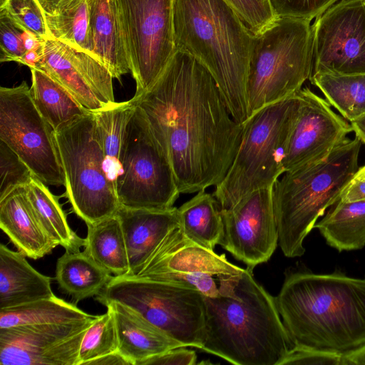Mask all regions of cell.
Returning a JSON list of instances; mask_svg holds the SVG:
<instances>
[{
  "mask_svg": "<svg viewBox=\"0 0 365 365\" xmlns=\"http://www.w3.org/2000/svg\"><path fill=\"white\" fill-rule=\"evenodd\" d=\"M133 98L167 155L180 194L197 193L223 180L243 126L202 63L177 49L152 87Z\"/></svg>",
  "mask_w": 365,
  "mask_h": 365,
  "instance_id": "obj_1",
  "label": "cell"
},
{
  "mask_svg": "<svg viewBox=\"0 0 365 365\" xmlns=\"http://www.w3.org/2000/svg\"><path fill=\"white\" fill-rule=\"evenodd\" d=\"M275 301L294 345L342 355L365 345V278L292 273Z\"/></svg>",
  "mask_w": 365,
  "mask_h": 365,
  "instance_id": "obj_2",
  "label": "cell"
},
{
  "mask_svg": "<svg viewBox=\"0 0 365 365\" xmlns=\"http://www.w3.org/2000/svg\"><path fill=\"white\" fill-rule=\"evenodd\" d=\"M202 349L236 365H280L294 346L278 312L275 297L247 267L235 296L205 297Z\"/></svg>",
  "mask_w": 365,
  "mask_h": 365,
  "instance_id": "obj_3",
  "label": "cell"
},
{
  "mask_svg": "<svg viewBox=\"0 0 365 365\" xmlns=\"http://www.w3.org/2000/svg\"><path fill=\"white\" fill-rule=\"evenodd\" d=\"M175 45L215 78L233 118H249L247 80L254 35L226 0H174Z\"/></svg>",
  "mask_w": 365,
  "mask_h": 365,
  "instance_id": "obj_4",
  "label": "cell"
},
{
  "mask_svg": "<svg viewBox=\"0 0 365 365\" xmlns=\"http://www.w3.org/2000/svg\"><path fill=\"white\" fill-rule=\"evenodd\" d=\"M361 141L347 138L324 160L287 171L272 186L278 243L287 257H301L318 218L336 204L359 169Z\"/></svg>",
  "mask_w": 365,
  "mask_h": 365,
  "instance_id": "obj_5",
  "label": "cell"
},
{
  "mask_svg": "<svg viewBox=\"0 0 365 365\" xmlns=\"http://www.w3.org/2000/svg\"><path fill=\"white\" fill-rule=\"evenodd\" d=\"M299 91L252 113L242 124L237 155L212 193L221 209L245 195L273 186L285 172L284 161L301 104Z\"/></svg>",
  "mask_w": 365,
  "mask_h": 365,
  "instance_id": "obj_6",
  "label": "cell"
},
{
  "mask_svg": "<svg viewBox=\"0 0 365 365\" xmlns=\"http://www.w3.org/2000/svg\"><path fill=\"white\" fill-rule=\"evenodd\" d=\"M311 21L276 17L254 35L246 88L249 117L296 94L310 78L314 58Z\"/></svg>",
  "mask_w": 365,
  "mask_h": 365,
  "instance_id": "obj_7",
  "label": "cell"
},
{
  "mask_svg": "<svg viewBox=\"0 0 365 365\" xmlns=\"http://www.w3.org/2000/svg\"><path fill=\"white\" fill-rule=\"evenodd\" d=\"M55 135L66 195L73 212L86 225L114 215L120 202L105 170L95 113L78 118L55 131Z\"/></svg>",
  "mask_w": 365,
  "mask_h": 365,
  "instance_id": "obj_8",
  "label": "cell"
},
{
  "mask_svg": "<svg viewBox=\"0 0 365 365\" xmlns=\"http://www.w3.org/2000/svg\"><path fill=\"white\" fill-rule=\"evenodd\" d=\"M96 300L123 304L184 346L201 349L205 296L196 289L133 276H113Z\"/></svg>",
  "mask_w": 365,
  "mask_h": 365,
  "instance_id": "obj_9",
  "label": "cell"
},
{
  "mask_svg": "<svg viewBox=\"0 0 365 365\" xmlns=\"http://www.w3.org/2000/svg\"><path fill=\"white\" fill-rule=\"evenodd\" d=\"M120 166L115 186L120 205L149 210L174 207L180 192L172 166L137 105L126 127Z\"/></svg>",
  "mask_w": 365,
  "mask_h": 365,
  "instance_id": "obj_10",
  "label": "cell"
},
{
  "mask_svg": "<svg viewBox=\"0 0 365 365\" xmlns=\"http://www.w3.org/2000/svg\"><path fill=\"white\" fill-rule=\"evenodd\" d=\"M130 72L134 97L149 90L177 51L174 0H113Z\"/></svg>",
  "mask_w": 365,
  "mask_h": 365,
  "instance_id": "obj_11",
  "label": "cell"
},
{
  "mask_svg": "<svg viewBox=\"0 0 365 365\" xmlns=\"http://www.w3.org/2000/svg\"><path fill=\"white\" fill-rule=\"evenodd\" d=\"M245 269L187 238L178 227L170 231L133 277L196 289L205 297H235Z\"/></svg>",
  "mask_w": 365,
  "mask_h": 365,
  "instance_id": "obj_12",
  "label": "cell"
},
{
  "mask_svg": "<svg viewBox=\"0 0 365 365\" xmlns=\"http://www.w3.org/2000/svg\"><path fill=\"white\" fill-rule=\"evenodd\" d=\"M0 140L46 185H65L55 130L36 108L26 81L0 88Z\"/></svg>",
  "mask_w": 365,
  "mask_h": 365,
  "instance_id": "obj_13",
  "label": "cell"
},
{
  "mask_svg": "<svg viewBox=\"0 0 365 365\" xmlns=\"http://www.w3.org/2000/svg\"><path fill=\"white\" fill-rule=\"evenodd\" d=\"M312 73H365V0H341L312 25Z\"/></svg>",
  "mask_w": 365,
  "mask_h": 365,
  "instance_id": "obj_14",
  "label": "cell"
},
{
  "mask_svg": "<svg viewBox=\"0 0 365 365\" xmlns=\"http://www.w3.org/2000/svg\"><path fill=\"white\" fill-rule=\"evenodd\" d=\"M97 316L68 323L0 329V364L78 365L83 338Z\"/></svg>",
  "mask_w": 365,
  "mask_h": 365,
  "instance_id": "obj_15",
  "label": "cell"
},
{
  "mask_svg": "<svg viewBox=\"0 0 365 365\" xmlns=\"http://www.w3.org/2000/svg\"><path fill=\"white\" fill-rule=\"evenodd\" d=\"M224 249L247 267L266 262L278 244L272 186L245 195L230 208L221 209Z\"/></svg>",
  "mask_w": 365,
  "mask_h": 365,
  "instance_id": "obj_16",
  "label": "cell"
},
{
  "mask_svg": "<svg viewBox=\"0 0 365 365\" xmlns=\"http://www.w3.org/2000/svg\"><path fill=\"white\" fill-rule=\"evenodd\" d=\"M34 68L58 82L91 112L115 102L109 70L91 53L52 37L43 41Z\"/></svg>",
  "mask_w": 365,
  "mask_h": 365,
  "instance_id": "obj_17",
  "label": "cell"
},
{
  "mask_svg": "<svg viewBox=\"0 0 365 365\" xmlns=\"http://www.w3.org/2000/svg\"><path fill=\"white\" fill-rule=\"evenodd\" d=\"M299 94L302 101L284 161L285 172L325 160L353 131L328 101L308 88H302Z\"/></svg>",
  "mask_w": 365,
  "mask_h": 365,
  "instance_id": "obj_18",
  "label": "cell"
},
{
  "mask_svg": "<svg viewBox=\"0 0 365 365\" xmlns=\"http://www.w3.org/2000/svg\"><path fill=\"white\" fill-rule=\"evenodd\" d=\"M120 220L128 251L130 274L135 276L167 234L179 227L178 208L149 210L120 205Z\"/></svg>",
  "mask_w": 365,
  "mask_h": 365,
  "instance_id": "obj_19",
  "label": "cell"
},
{
  "mask_svg": "<svg viewBox=\"0 0 365 365\" xmlns=\"http://www.w3.org/2000/svg\"><path fill=\"white\" fill-rule=\"evenodd\" d=\"M0 228L18 251L33 259L51 253L57 246L41 225L25 186L0 199Z\"/></svg>",
  "mask_w": 365,
  "mask_h": 365,
  "instance_id": "obj_20",
  "label": "cell"
},
{
  "mask_svg": "<svg viewBox=\"0 0 365 365\" xmlns=\"http://www.w3.org/2000/svg\"><path fill=\"white\" fill-rule=\"evenodd\" d=\"M106 307L112 310L114 316L118 351L131 365H141L154 356L184 346L130 307L116 302Z\"/></svg>",
  "mask_w": 365,
  "mask_h": 365,
  "instance_id": "obj_21",
  "label": "cell"
},
{
  "mask_svg": "<svg viewBox=\"0 0 365 365\" xmlns=\"http://www.w3.org/2000/svg\"><path fill=\"white\" fill-rule=\"evenodd\" d=\"M19 251L0 245V309H9L54 295L51 278L36 270Z\"/></svg>",
  "mask_w": 365,
  "mask_h": 365,
  "instance_id": "obj_22",
  "label": "cell"
},
{
  "mask_svg": "<svg viewBox=\"0 0 365 365\" xmlns=\"http://www.w3.org/2000/svg\"><path fill=\"white\" fill-rule=\"evenodd\" d=\"M86 1L91 54L120 81L130 72V68L113 1Z\"/></svg>",
  "mask_w": 365,
  "mask_h": 365,
  "instance_id": "obj_23",
  "label": "cell"
},
{
  "mask_svg": "<svg viewBox=\"0 0 365 365\" xmlns=\"http://www.w3.org/2000/svg\"><path fill=\"white\" fill-rule=\"evenodd\" d=\"M113 277L84 250L66 251L56 262V280L59 288L76 302L97 296Z\"/></svg>",
  "mask_w": 365,
  "mask_h": 365,
  "instance_id": "obj_24",
  "label": "cell"
},
{
  "mask_svg": "<svg viewBox=\"0 0 365 365\" xmlns=\"http://www.w3.org/2000/svg\"><path fill=\"white\" fill-rule=\"evenodd\" d=\"M30 69L32 101L55 131L91 112L47 73L38 68Z\"/></svg>",
  "mask_w": 365,
  "mask_h": 365,
  "instance_id": "obj_25",
  "label": "cell"
},
{
  "mask_svg": "<svg viewBox=\"0 0 365 365\" xmlns=\"http://www.w3.org/2000/svg\"><path fill=\"white\" fill-rule=\"evenodd\" d=\"M179 228L190 240L214 250L223 236L221 207L213 194L202 190L178 208Z\"/></svg>",
  "mask_w": 365,
  "mask_h": 365,
  "instance_id": "obj_26",
  "label": "cell"
},
{
  "mask_svg": "<svg viewBox=\"0 0 365 365\" xmlns=\"http://www.w3.org/2000/svg\"><path fill=\"white\" fill-rule=\"evenodd\" d=\"M86 225L84 251L114 276H128L130 274L128 251L118 217L114 215Z\"/></svg>",
  "mask_w": 365,
  "mask_h": 365,
  "instance_id": "obj_27",
  "label": "cell"
},
{
  "mask_svg": "<svg viewBox=\"0 0 365 365\" xmlns=\"http://www.w3.org/2000/svg\"><path fill=\"white\" fill-rule=\"evenodd\" d=\"M314 225L327 243L339 250H355L365 246V200H339Z\"/></svg>",
  "mask_w": 365,
  "mask_h": 365,
  "instance_id": "obj_28",
  "label": "cell"
},
{
  "mask_svg": "<svg viewBox=\"0 0 365 365\" xmlns=\"http://www.w3.org/2000/svg\"><path fill=\"white\" fill-rule=\"evenodd\" d=\"M25 189L41 225L53 242L66 251H80L84 246L85 238L80 237L71 230L58 197L47 185L34 176L25 185Z\"/></svg>",
  "mask_w": 365,
  "mask_h": 365,
  "instance_id": "obj_29",
  "label": "cell"
},
{
  "mask_svg": "<svg viewBox=\"0 0 365 365\" xmlns=\"http://www.w3.org/2000/svg\"><path fill=\"white\" fill-rule=\"evenodd\" d=\"M135 106L132 98L127 101L115 102L95 112L96 130L105 158V170L115 188L120 170V157L125 133Z\"/></svg>",
  "mask_w": 365,
  "mask_h": 365,
  "instance_id": "obj_30",
  "label": "cell"
},
{
  "mask_svg": "<svg viewBox=\"0 0 365 365\" xmlns=\"http://www.w3.org/2000/svg\"><path fill=\"white\" fill-rule=\"evenodd\" d=\"M53 295L24 305L0 309V329L21 325L68 323L94 317Z\"/></svg>",
  "mask_w": 365,
  "mask_h": 365,
  "instance_id": "obj_31",
  "label": "cell"
},
{
  "mask_svg": "<svg viewBox=\"0 0 365 365\" xmlns=\"http://www.w3.org/2000/svg\"><path fill=\"white\" fill-rule=\"evenodd\" d=\"M311 83L341 116L351 122L365 113V73H312Z\"/></svg>",
  "mask_w": 365,
  "mask_h": 365,
  "instance_id": "obj_32",
  "label": "cell"
},
{
  "mask_svg": "<svg viewBox=\"0 0 365 365\" xmlns=\"http://www.w3.org/2000/svg\"><path fill=\"white\" fill-rule=\"evenodd\" d=\"M46 20L50 37L91 54L86 0H80L57 14H46Z\"/></svg>",
  "mask_w": 365,
  "mask_h": 365,
  "instance_id": "obj_33",
  "label": "cell"
},
{
  "mask_svg": "<svg viewBox=\"0 0 365 365\" xmlns=\"http://www.w3.org/2000/svg\"><path fill=\"white\" fill-rule=\"evenodd\" d=\"M118 341L112 310L98 315L87 329L79 351L78 365L90 363L106 355L117 352Z\"/></svg>",
  "mask_w": 365,
  "mask_h": 365,
  "instance_id": "obj_34",
  "label": "cell"
},
{
  "mask_svg": "<svg viewBox=\"0 0 365 365\" xmlns=\"http://www.w3.org/2000/svg\"><path fill=\"white\" fill-rule=\"evenodd\" d=\"M0 10L21 29L40 39L49 36L46 14L38 0H0Z\"/></svg>",
  "mask_w": 365,
  "mask_h": 365,
  "instance_id": "obj_35",
  "label": "cell"
},
{
  "mask_svg": "<svg viewBox=\"0 0 365 365\" xmlns=\"http://www.w3.org/2000/svg\"><path fill=\"white\" fill-rule=\"evenodd\" d=\"M0 199L15 188L26 185L34 173L20 157L0 140Z\"/></svg>",
  "mask_w": 365,
  "mask_h": 365,
  "instance_id": "obj_36",
  "label": "cell"
},
{
  "mask_svg": "<svg viewBox=\"0 0 365 365\" xmlns=\"http://www.w3.org/2000/svg\"><path fill=\"white\" fill-rule=\"evenodd\" d=\"M226 1L253 35L258 34L276 18L269 0Z\"/></svg>",
  "mask_w": 365,
  "mask_h": 365,
  "instance_id": "obj_37",
  "label": "cell"
},
{
  "mask_svg": "<svg viewBox=\"0 0 365 365\" xmlns=\"http://www.w3.org/2000/svg\"><path fill=\"white\" fill-rule=\"evenodd\" d=\"M341 0H269L276 17L312 20Z\"/></svg>",
  "mask_w": 365,
  "mask_h": 365,
  "instance_id": "obj_38",
  "label": "cell"
},
{
  "mask_svg": "<svg viewBox=\"0 0 365 365\" xmlns=\"http://www.w3.org/2000/svg\"><path fill=\"white\" fill-rule=\"evenodd\" d=\"M25 33L26 31L16 25L4 11L0 10L1 62H19L27 51Z\"/></svg>",
  "mask_w": 365,
  "mask_h": 365,
  "instance_id": "obj_39",
  "label": "cell"
},
{
  "mask_svg": "<svg viewBox=\"0 0 365 365\" xmlns=\"http://www.w3.org/2000/svg\"><path fill=\"white\" fill-rule=\"evenodd\" d=\"M346 365L344 355L294 345L280 365Z\"/></svg>",
  "mask_w": 365,
  "mask_h": 365,
  "instance_id": "obj_40",
  "label": "cell"
},
{
  "mask_svg": "<svg viewBox=\"0 0 365 365\" xmlns=\"http://www.w3.org/2000/svg\"><path fill=\"white\" fill-rule=\"evenodd\" d=\"M186 346L170 349L145 360L141 365H194L196 364L195 351Z\"/></svg>",
  "mask_w": 365,
  "mask_h": 365,
  "instance_id": "obj_41",
  "label": "cell"
},
{
  "mask_svg": "<svg viewBox=\"0 0 365 365\" xmlns=\"http://www.w3.org/2000/svg\"><path fill=\"white\" fill-rule=\"evenodd\" d=\"M365 200V178L355 176L343 191L339 200L355 202Z\"/></svg>",
  "mask_w": 365,
  "mask_h": 365,
  "instance_id": "obj_42",
  "label": "cell"
},
{
  "mask_svg": "<svg viewBox=\"0 0 365 365\" xmlns=\"http://www.w3.org/2000/svg\"><path fill=\"white\" fill-rule=\"evenodd\" d=\"M80 0H38L46 14H57Z\"/></svg>",
  "mask_w": 365,
  "mask_h": 365,
  "instance_id": "obj_43",
  "label": "cell"
},
{
  "mask_svg": "<svg viewBox=\"0 0 365 365\" xmlns=\"http://www.w3.org/2000/svg\"><path fill=\"white\" fill-rule=\"evenodd\" d=\"M131 365L118 351L98 358L90 363V365Z\"/></svg>",
  "mask_w": 365,
  "mask_h": 365,
  "instance_id": "obj_44",
  "label": "cell"
},
{
  "mask_svg": "<svg viewBox=\"0 0 365 365\" xmlns=\"http://www.w3.org/2000/svg\"><path fill=\"white\" fill-rule=\"evenodd\" d=\"M346 365H365V345L344 355Z\"/></svg>",
  "mask_w": 365,
  "mask_h": 365,
  "instance_id": "obj_45",
  "label": "cell"
},
{
  "mask_svg": "<svg viewBox=\"0 0 365 365\" xmlns=\"http://www.w3.org/2000/svg\"><path fill=\"white\" fill-rule=\"evenodd\" d=\"M40 51L41 48L26 51L19 63L27 66L30 68H35L40 58Z\"/></svg>",
  "mask_w": 365,
  "mask_h": 365,
  "instance_id": "obj_46",
  "label": "cell"
},
{
  "mask_svg": "<svg viewBox=\"0 0 365 365\" xmlns=\"http://www.w3.org/2000/svg\"><path fill=\"white\" fill-rule=\"evenodd\" d=\"M350 124L356 136L365 144V113L350 122Z\"/></svg>",
  "mask_w": 365,
  "mask_h": 365,
  "instance_id": "obj_47",
  "label": "cell"
},
{
  "mask_svg": "<svg viewBox=\"0 0 365 365\" xmlns=\"http://www.w3.org/2000/svg\"><path fill=\"white\" fill-rule=\"evenodd\" d=\"M355 176L365 178V165L359 168Z\"/></svg>",
  "mask_w": 365,
  "mask_h": 365,
  "instance_id": "obj_48",
  "label": "cell"
}]
</instances>
